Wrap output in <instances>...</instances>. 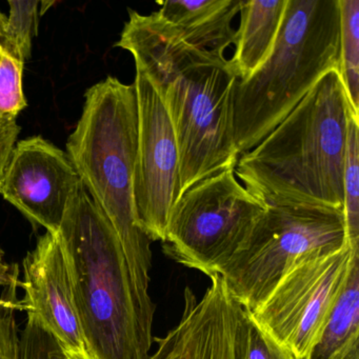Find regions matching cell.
Masks as SVG:
<instances>
[{"label": "cell", "instance_id": "cell-1", "mask_svg": "<svg viewBox=\"0 0 359 359\" xmlns=\"http://www.w3.org/2000/svg\"><path fill=\"white\" fill-rule=\"evenodd\" d=\"M116 47L133 55L163 98L180 153V195L193 184L235 168L237 79L224 56L190 47L129 10Z\"/></svg>", "mask_w": 359, "mask_h": 359}, {"label": "cell", "instance_id": "cell-2", "mask_svg": "<svg viewBox=\"0 0 359 359\" xmlns=\"http://www.w3.org/2000/svg\"><path fill=\"white\" fill-rule=\"evenodd\" d=\"M56 235L87 354L92 359L150 358L156 306L138 291L114 228L81 182Z\"/></svg>", "mask_w": 359, "mask_h": 359}, {"label": "cell", "instance_id": "cell-3", "mask_svg": "<svg viewBox=\"0 0 359 359\" xmlns=\"http://www.w3.org/2000/svg\"><path fill=\"white\" fill-rule=\"evenodd\" d=\"M351 114L339 71H330L264 140L238 157L237 180L266 205L302 203L344 212Z\"/></svg>", "mask_w": 359, "mask_h": 359}, {"label": "cell", "instance_id": "cell-4", "mask_svg": "<svg viewBox=\"0 0 359 359\" xmlns=\"http://www.w3.org/2000/svg\"><path fill=\"white\" fill-rule=\"evenodd\" d=\"M137 138L135 87L109 76L86 92L81 118L67 142V155L114 228L136 287L151 297L152 241L138 226L134 208Z\"/></svg>", "mask_w": 359, "mask_h": 359}, {"label": "cell", "instance_id": "cell-5", "mask_svg": "<svg viewBox=\"0 0 359 359\" xmlns=\"http://www.w3.org/2000/svg\"><path fill=\"white\" fill-rule=\"evenodd\" d=\"M338 0H287L272 53L234 93L239 156L257 146L330 71H339Z\"/></svg>", "mask_w": 359, "mask_h": 359}, {"label": "cell", "instance_id": "cell-6", "mask_svg": "<svg viewBox=\"0 0 359 359\" xmlns=\"http://www.w3.org/2000/svg\"><path fill=\"white\" fill-rule=\"evenodd\" d=\"M344 212L302 203H268L219 274L247 311L257 310L283 277L306 258L348 245Z\"/></svg>", "mask_w": 359, "mask_h": 359}, {"label": "cell", "instance_id": "cell-7", "mask_svg": "<svg viewBox=\"0 0 359 359\" xmlns=\"http://www.w3.org/2000/svg\"><path fill=\"white\" fill-rule=\"evenodd\" d=\"M234 169L214 174L184 191L168 222L163 241L167 253L209 277L219 274L266 209L239 182Z\"/></svg>", "mask_w": 359, "mask_h": 359}, {"label": "cell", "instance_id": "cell-8", "mask_svg": "<svg viewBox=\"0 0 359 359\" xmlns=\"http://www.w3.org/2000/svg\"><path fill=\"white\" fill-rule=\"evenodd\" d=\"M356 259L359 248L350 243L338 251L306 258L283 277L257 310L249 312L296 359H306Z\"/></svg>", "mask_w": 359, "mask_h": 359}, {"label": "cell", "instance_id": "cell-9", "mask_svg": "<svg viewBox=\"0 0 359 359\" xmlns=\"http://www.w3.org/2000/svg\"><path fill=\"white\" fill-rule=\"evenodd\" d=\"M133 85L138 111L133 180L136 219L152 243H163L170 215L180 195L177 140L163 98L137 68Z\"/></svg>", "mask_w": 359, "mask_h": 359}, {"label": "cell", "instance_id": "cell-10", "mask_svg": "<svg viewBox=\"0 0 359 359\" xmlns=\"http://www.w3.org/2000/svg\"><path fill=\"white\" fill-rule=\"evenodd\" d=\"M81 184L66 152L41 136L16 142L0 194L34 226L57 234L71 197Z\"/></svg>", "mask_w": 359, "mask_h": 359}, {"label": "cell", "instance_id": "cell-11", "mask_svg": "<svg viewBox=\"0 0 359 359\" xmlns=\"http://www.w3.org/2000/svg\"><path fill=\"white\" fill-rule=\"evenodd\" d=\"M18 311L34 315L67 352H86L70 275L57 235L46 232L22 260ZM87 353V352H86Z\"/></svg>", "mask_w": 359, "mask_h": 359}, {"label": "cell", "instance_id": "cell-12", "mask_svg": "<svg viewBox=\"0 0 359 359\" xmlns=\"http://www.w3.org/2000/svg\"><path fill=\"white\" fill-rule=\"evenodd\" d=\"M243 0H165L161 9L150 14L163 32L177 41L224 56L234 43L233 20L241 11Z\"/></svg>", "mask_w": 359, "mask_h": 359}, {"label": "cell", "instance_id": "cell-13", "mask_svg": "<svg viewBox=\"0 0 359 359\" xmlns=\"http://www.w3.org/2000/svg\"><path fill=\"white\" fill-rule=\"evenodd\" d=\"M287 0H243L230 62L238 81L256 72L272 53L285 18Z\"/></svg>", "mask_w": 359, "mask_h": 359}, {"label": "cell", "instance_id": "cell-14", "mask_svg": "<svg viewBox=\"0 0 359 359\" xmlns=\"http://www.w3.org/2000/svg\"><path fill=\"white\" fill-rule=\"evenodd\" d=\"M359 259L306 359H359Z\"/></svg>", "mask_w": 359, "mask_h": 359}, {"label": "cell", "instance_id": "cell-15", "mask_svg": "<svg viewBox=\"0 0 359 359\" xmlns=\"http://www.w3.org/2000/svg\"><path fill=\"white\" fill-rule=\"evenodd\" d=\"M339 74L353 115L359 118V0H338Z\"/></svg>", "mask_w": 359, "mask_h": 359}, {"label": "cell", "instance_id": "cell-16", "mask_svg": "<svg viewBox=\"0 0 359 359\" xmlns=\"http://www.w3.org/2000/svg\"><path fill=\"white\" fill-rule=\"evenodd\" d=\"M9 18L0 13V46L16 60L26 62L30 57L32 39L37 33L41 1H9Z\"/></svg>", "mask_w": 359, "mask_h": 359}, {"label": "cell", "instance_id": "cell-17", "mask_svg": "<svg viewBox=\"0 0 359 359\" xmlns=\"http://www.w3.org/2000/svg\"><path fill=\"white\" fill-rule=\"evenodd\" d=\"M344 215L350 245L359 248V119L351 114L344 171Z\"/></svg>", "mask_w": 359, "mask_h": 359}, {"label": "cell", "instance_id": "cell-18", "mask_svg": "<svg viewBox=\"0 0 359 359\" xmlns=\"http://www.w3.org/2000/svg\"><path fill=\"white\" fill-rule=\"evenodd\" d=\"M24 65L0 46V130L18 125V115L28 104L22 90Z\"/></svg>", "mask_w": 359, "mask_h": 359}, {"label": "cell", "instance_id": "cell-19", "mask_svg": "<svg viewBox=\"0 0 359 359\" xmlns=\"http://www.w3.org/2000/svg\"><path fill=\"white\" fill-rule=\"evenodd\" d=\"M0 248V254L3 253ZM18 275L10 279L0 295V359H20V335L14 312L18 311Z\"/></svg>", "mask_w": 359, "mask_h": 359}, {"label": "cell", "instance_id": "cell-20", "mask_svg": "<svg viewBox=\"0 0 359 359\" xmlns=\"http://www.w3.org/2000/svg\"><path fill=\"white\" fill-rule=\"evenodd\" d=\"M20 333V359H68L55 336L34 315L27 314Z\"/></svg>", "mask_w": 359, "mask_h": 359}, {"label": "cell", "instance_id": "cell-21", "mask_svg": "<svg viewBox=\"0 0 359 359\" xmlns=\"http://www.w3.org/2000/svg\"><path fill=\"white\" fill-rule=\"evenodd\" d=\"M243 359H296L285 346L269 335L248 311V335Z\"/></svg>", "mask_w": 359, "mask_h": 359}, {"label": "cell", "instance_id": "cell-22", "mask_svg": "<svg viewBox=\"0 0 359 359\" xmlns=\"http://www.w3.org/2000/svg\"><path fill=\"white\" fill-rule=\"evenodd\" d=\"M157 341L156 352L149 359H180L182 353V330L180 325L169 331L165 337L155 338Z\"/></svg>", "mask_w": 359, "mask_h": 359}, {"label": "cell", "instance_id": "cell-23", "mask_svg": "<svg viewBox=\"0 0 359 359\" xmlns=\"http://www.w3.org/2000/svg\"><path fill=\"white\" fill-rule=\"evenodd\" d=\"M20 133V127L18 125L7 129L0 130V184L3 180L4 171L7 165L8 159L11 155L14 146L18 142V137Z\"/></svg>", "mask_w": 359, "mask_h": 359}, {"label": "cell", "instance_id": "cell-24", "mask_svg": "<svg viewBox=\"0 0 359 359\" xmlns=\"http://www.w3.org/2000/svg\"><path fill=\"white\" fill-rule=\"evenodd\" d=\"M67 356L68 359H92L86 352H67Z\"/></svg>", "mask_w": 359, "mask_h": 359}]
</instances>
